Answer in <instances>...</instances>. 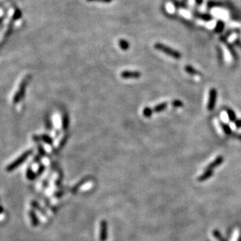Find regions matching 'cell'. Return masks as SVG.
Masks as SVG:
<instances>
[{"mask_svg":"<svg viewBox=\"0 0 241 241\" xmlns=\"http://www.w3.org/2000/svg\"><path fill=\"white\" fill-rule=\"evenodd\" d=\"M217 27H218V30H221V29L223 28V24H222V23H219Z\"/></svg>","mask_w":241,"mask_h":241,"instance_id":"cell-26","label":"cell"},{"mask_svg":"<svg viewBox=\"0 0 241 241\" xmlns=\"http://www.w3.org/2000/svg\"><path fill=\"white\" fill-rule=\"evenodd\" d=\"M180 14L181 15H183L184 17H186V18H189L190 17V14L188 13L187 11H185V10H183L182 12H180Z\"/></svg>","mask_w":241,"mask_h":241,"instance_id":"cell-22","label":"cell"},{"mask_svg":"<svg viewBox=\"0 0 241 241\" xmlns=\"http://www.w3.org/2000/svg\"><path fill=\"white\" fill-rule=\"evenodd\" d=\"M222 48H223V52H224V59L227 63H230V61H232L233 59V57H232L231 52L229 50V48H227V46H226L225 45H222Z\"/></svg>","mask_w":241,"mask_h":241,"instance_id":"cell-7","label":"cell"},{"mask_svg":"<svg viewBox=\"0 0 241 241\" xmlns=\"http://www.w3.org/2000/svg\"><path fill=\"white\" fill-rule=\"evenodd\" d=\"M185 71L187 72L188 73L192 75H199L198 74V72L196 70H194V68H192L191 67H189V66H186L185 67Z\"/></svg>","mask_w":241,"mask_h":241,"instance_id":"cell-13","label":"cell"},{"mask_svg":"<svg viewBox=\"0 0 241 241\" xmlns=\"http://www.w3.org/2000/svg\"><path fill=\"white\" fill-rule=\"evenodd\" d=\"M152 112H152V109H151V108H148V107H147V108H145V109L143 110L144 116H146V117L151 116V114H152Z\"/></svg>","mask_w":241,"mask_h":241,"instance_id":"cell-15","label":"cell"},{"mask_svg":"<svg viewBox=\"0 0 241 241\" xmlns=\"http://www.w3.org/2000/svg\"><path fill=\"white\" fill-rule=\"evenodd\" d=\"M224 130L226 133H230V129L227 126H224Z\"/></svg>","mask_w":241,"mask_h":241,"instance_id":"cell-25","label":"cell"},{"mask_svg":"<svg viewBox=\"0 0 241 241\" xmlns=\"http://www.w3.org/2000/svg\"><path fill=\"white\" fill-rule=\"evenodd\" d=\"M69 123H70V119L67 113H64L63 116V129L64 130H67L69 127Z\"/></svg>","mask_w":241,"mask_h":241,"instance_id":"cell-8","label":"cell"},{"mask_svg":"<svg viewBox=\"0 0 241 241\" xmlns=\"http://www.w3.org/2000/svg\"><path fill=\"white\" fill-rule=\"evenodd\" d=\"M100 240L105 241L107 239L108 236V231H107V223L105 221H102L101 223L100 226Z\"/></svg>","mask_w":241,"mask_h":241,"instance_id":"cell-5","label":"cell"},{"mask_svg":"<svg viewBox=\"0 0 241 241\" xmlns=\"http://www.w3.org/2000/svg\"><path fill=\"white\" fill-rule=\"evenodd\" d=\"M122 78L123 79H137L141 77V74L140 72L138 71H129V70H126V71H123L120 74Z\"/></svg>","mask_w":241,"mask_h":241,"instance_id":"cell-4","label":"cell"},{"mask_svg":"<svg viewBox=\"0 0 241 241\" xmlns=\"http://www.w3.org/2000/svg\"><path fill=\"white\" fill-rule=\"evenodd\" d=\"M39 151L42 155H45V151H44V148H42V146L41 145H39Z\"/></svg>","mask_w":241,"mask_h":241,"instance_id":"cell-23","label":"cell"},{"mask_svg":"<svg viewBox=\"0 0 241 241\" xmlns=\"http://www.w3.org/2000/svg\"><path fill=\"white\" fill-rule=\"evenodd\" d=\"M221 117H222V120H223V121L226 122L228 120H229V115H228V113L226 112V111H223V112H222L221 114Z\"/></svg>","mask_w":241,"mask_h":241,"instance_id":"cell-18","label":"cell"},{"mask_svg":"<svg viewBox=\"0 0 241 241\" xmlns=\"http://www.w3.org/2000/svg\"><path fill=\"white\" fill-rule=\"evenodd\" d=\"M167 105H168V104H167L166 102L158 104V105H157L156 106H155L152 108V112H159L162 111V110H164L165 108H166Z\"/></svg>","mask_w":241,"mask_h":241,"instance_id":"cell-9","label":"cell"},{"mask_svg":"<svg viewBox=\"0 0 241 241\" xmlns=\"http://www.w3.org/2000/svg\"><path fill=\"white\" fill-rule=\"evenodd\" d=\"M32 153H33V151H32V150H28V151H27L26 152H24V153H23V155H21V156L19 157L18 158H17V159H16L15 161H14V162L11 163L10 165H9L6 168L7 171H9V172L13 171V170H14L15 169H17L18 166H20V165H21L22 163H23V161H25V160L27 159V158H28V157L30 156V155H31Z\"/></svg>","mask_w":241,"mask_h":241,"instance_id":"cell-2","label":"cell"},{"mask_svg":"<svg viewBox=\"0 0 241 241\" xmlns=\"http://www.w3.org/2000/svg\"><path fill=\"white\" fill-rule=\"evenodd\" d=\"M2 211H3V208H2V207L0 206V214H1V213H2Z\"/></svg>","mask_w":241,"mask_h":241,"instance_id":"cell-28","label":"cell"},{"mask_svg":"<svg viewBox=\"0 0 241 241\" xmlns=\"http://www.w3.org/2000/svg\"><path fill=\"white\" fill-rule=\"evenodd\" d=\"M237 126H241V120H238L237 122H236V124Z\"/></svg>","mask_w":241,"mask_h":241,"instance_id":"cell-27","label":"cell"},{"mask_svg":"<svg viewBox=\"0 0 241 241\" xmlns=\"http://www.w3.org/2000/svg\"><path fill=\"white\" fill-rule=\"evenodd\" d=\"M119 45H120L121 49L123 50V51L127 50L129 48V47H130V45H129L128 42H127L126 40H125V39H120V42H119Z\"/></svg>","mask_w":241,"mask_h":241,"instance_id":"cell-10","label":"cell"},{"mask_svg":"<svg viewBox=\"0 0 241 241\" xmlns=\"http://www.w3.org/2000/svg\"><path fill=\"white\" fill-rule=\"evenodd\" d=\"M166 10H167V11H168L169 13H170V14H173V13H175V12H174L175 11L174 6H173V5H171V4H169V5H168V4H167Z\"/></svg>","mask_w":241,"mask_h":241,"instance_id":"cell-19","label":"cell"},{"mask_svg":"<svg viewBox=\"0 0 241 241\" xmlns=\"http://www.w3.org/2000/svg\"><path fill=\"white\" fill-rule=\"evenodd\" d=\"M196 1H197V2H199V3H200V2H201V1H202V0H196Z\"/></svg>","mask_w":241,"mask_h":241,"instance_id":"cell-29","label":"cell"},{"mask_svg":"<svg viewBox=\"0 0 241 241\" xmlns=\"http://www.w3.org/2000/svg\"><path fill=\"white\" fill-rule=\"evenodd\" d=\"M40 138L44 142H45V143L48 144V145H52V143H53V141H52V138L50 137L47 134L41 135Z\"/></svg>","mask_w":241,"mask_h":241,"instance_id":"cell-12","label":"cell"},{"mask_svg":"<svg viewBox=\"0 0 241 241\" xmlns=\"http://www.w3.org/2000/svg\"><path fill=\"white\" fill-rule=\"evenodd\" d=\"M215 98H216V92H215L214 89H211V90L210 91L209 100H208V110H211L213 108H214Z\"/></svg>","mask_w":241,"mask_h":241,"instance_id":"cell-6","label":"cell"},{"mask_svg":"<svg viewBox=\"0 0 241 241\" xmlns=\"http://www.w3.org/2000/svg\"><path fill=\"white\" fill-rule=\"evenodd\" d=\"M21 16H22L21 11H20L19 9H17V10H15V12H14V16H13V19H12V20H14V21H15V20L20 19V17H21Z\"/></svg>","mask_w":241,"mask_h":241,"instance_id":"cell-14","label":"cell"},{"mask_svg":"<svg viewBox=\"0 0 241 241\" xmlns=\"http://www.w3.org/2000/svg\"><path fill=\"white\" fill-rule=\"evenodd\" d=\"M30 216H31V220L32 225L34 226H37L39 225V220L36 216V214L35 213V211H31L30 212Z\"/></svg>","mask_w":241,"mask_h":241,"instance_id":"cell-11","label":"cell"},{"mask_svg":"<svg viewBox=\"0 0 241 241\" xmlns=\"http://www.w3.org/2000/svg\"><path fill=\"white\" fill-rule=\"evenodd\" d=\"M31 78V77L30 75H28V76H27V77L23 78V80H22V82L20 84V88H19L17 93L15 94V95H14V104L19 103L23 98V97H24L25 95V92H26V89H27V84H28Z\"/></svg>","mask_w":241,"mask_h":241,"instance_id":"cell-1","label":"cell"},{"mask_svg":"<svg viewBox=\"0 0 241 241\" xmlns=\"http://www.w3.org/2000/svg\"><path fill=\"white\" fill-rule=\"evenodd\" d=\"M228 115H229V117H230V119H231L232 120H234L235 116H234V113H233V112H232V111L229 112V114H228Z\"/></svg>","mask_w":241,"mask_h":241,"instance_id":"cell-24","label":"cell"},{"mask_svg":"<svg viewBox=\"0 0 241 241\" xmlns=\"http://www.w3.org/2000/svg\"><path fill=\"white\" fill-rule=\"evenodd\" d=\"M154 47H155V49L158 50V51H161V52H163L165 54H168L169 55H170V56L173 57V58L175 59H180V57H181V55H180L178 52H176L175 50L172 49L171 48H169V47L165 46V45H162V44L161 43L155 44Z\"/></svg>","mask_w":241,"mask_h":241,"instance_id":"cell-3","label":"cell"},{"mask_svg":"<svg viewBox=\"0 0 241 241\" xmlns=\"http://www.w3.org/2000/svg\"><path fill=\"white\" fill-rule=\"evenodd\" d=\"M172 105L175 107H180L183 105V102L178 100H175V101H172Z\"/></svg>","mask_w":241,"mask_h":241,"instance_id":"cell-20","label":"cell"},{"mask_svg":"<svg viewBox=\"0 0 241 241\" xmlns=\"http://www.w3.org/2000/svg\"><path fill=\"white\" fill-rule=\"evenodd\" d=\"M88 2H105V3H109L112 2V0H87Z\"/></svg>","mask_w":241,"mask_h":241,"instance_id":"cell-21","label":"cell"},{"mask_svg":"<svg viewBox=\"0 0 241 241\" xmlns=\"http://www.w3.org/2000/svg\"><path fill=\"white\" fill-rule=\"evenodd\" d=\"M27 177L29 180H34L36 177V174H35L31 169H28L27 172Z\"/></svg>","mask_w":241,"mask_h":241,"instance_id":"cell-16","label":"cell"},{"mask_svg":"<svg viewBox=\"0 0 241 241\" xmlns=\"http://www.w3.org/2000/svg\"><path fill=\"white\" fill-rule=\"evenodd\" d=\"M237 36H238V35L236 33L233 34L232 35H230V38H228V39H227L228 42H230V43H232V42H233L235 40H236V38H237Z\"/></svg>","mask_w":241,"mask_h":241,"instance_id":"cell-17","label":"cell"}]
</instances>
